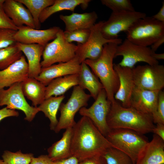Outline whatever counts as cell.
<instances>
[{"label": "cell", "instance_id": "4", "mask_svg": "<svg viewBox=\"0 0 164 164\" xmlns=\"http://www.w3.org/2000/svg\"><path fill=\"white\" fill-rule=\"evenodd\" d=\"M105 137L113 147L128 155L133 164L149 142L144 134L127 129H111Z\"/></svg>", "mask_w": 164, "mask_h": 164}, {"label": "cell", "instance_id": "16", "mask_svg": "<svg viewBox=\"0 0 164 164\" xmlns=\"http://www.w3.org/2000/svg\"><path fill=\"white\" fill-rule=\"evenodd\" d=\"M114 68L119 80V88L114 95V99L119 101L123 107H130V99L135 87L132 69L115 63Z\"/></svg>", "mask_w": 164, "mask_h": 164}, {"label": "cell", "instance_id": "43", "mask_svg": "<svg viewBox=\"0 0 164 164\" xmlns=\"http://www.w3.org/2000/svg\"><path fill=\"white\" fill-rule=\"evenodd\" d=\"M155 20L164 22V2H162V5L159 10L156 14L152 16Z\"/></svg>", "mask_w": 164, "mask_h": 164}, {"label": "cell", "instance_id": "42", "mask_svg": "<svg viewBox=\"0 0 164 164\" xmlns=\"http://www.w3.org/2000/svg\"><path fill=\"white\" fill-rule=\"evenodd\" d=\"M79 161L73 156L67 158L53 162V164H79Z\"/></svg>", "mask_w": 164, "mask_h": 164}, {"label": "cell", "instance_id": "8", "mask_svg": "<svg viewBox=\"0 0 164 164\" xmlns=\"http://www.w3.org/2000/svg\"><path fill=\"white\" fill-rule=\"evenodd\" d=\"M154 53L149 47L136 44L126 39L118 45L115 57L122 56V59L118 64L121 67L132 69L136 64L140 62L151 65L159 64L158 61L153 57Z\"/></svg>", "mask_w": 164, "mask_h": 164}, {"label": "cell", "instance_id": "11", "mask_svg": "<svg viewBox=\"0 0 164 164\" xmlns=\"http://www.w3.org/2000/svg\"><path fill=\"white\" fill-rule=\"evenodd\" d=\"M135 86L151 91H160L164 87V66L158 64L139 65L132 68Z\"/></svg>", "mask_w": 164, "mask_h": 164}, {"label": "cell", "instance_id": "36", "mask_svg": "<svg viewBox=\"0 0 164 164\" xmlns=\"http://www.w3.org/2000/svg\"><path fill=\"white\" fill-rule=\"evenodd\" d=\"M152 117L154 123L164 124V92L162 90L159 92L156 110Z\"/></svg>", "mask_w": 164, "mask_h": 164}, {"label": "cell", "instance_id": "13", "mask_svg": "<svg viewBox=\"0 0 164 164\" xmlns=\"http://www.w3.org/2000/svg\"><path fill=\"white\" fill-rule=\"evenodd\" d=\"M95 100L89 108H82L79 113L82 116L89 118L101 133L106 137L111 130L107 123V118L111 102L108 99L104 89L100 92Z\"/></svg>", "mask_w": 164, "mask_h": 164}, {"label": "cell", "instance_id": "20", "mask_svg": "<svg viewBox=\"0 0 164 164\" xmlns=\"http://www.w3.org/2000/svg\"><path fill=\"white\" fill-rule=\"evenodd\" d=\"M164 140L154 134L135 164H164Z\"/></svg>", "mask_w": 164, "mask_h": 164}, {"label": "cell", "instance_id": "7", "mask_svg": "<svg viewBox=\"0 0 164 164\" xmlns=\"http://www.w3.org/2000/svg\"><path fill=\"white\" fill-rule=\"evenodd\" d=\"M79 85L74 87L71 95L65 103H61L59 110L60 115L54 131L56 133L61 130L73 128L76 123L74 117L82 107L87 106L91 97Z\"/></svg>", "mask_w": 164, "mask_h": 164}, {"label": "cell", "instance_id": "40", "mask_svg": "<svg viewBox=\"0 0 164 164\" xmlns=\"http://www.w3.org/2000/svg\"><path fill=\"white\" fill-rule=\"evenodd\" d=\"M19 113L15 110L8 108L6 107L0 109V121L3 119L9 117H18Z\"/></svg>", "mask_w": 164, "mask_h": 164}, {"label": "cell", "instance_id": "37", "mask_svg": "<svg viewBox=\"0 0 164 164\" xmlns=\"http://www.w3.org/2000/svg\"><path fill=\"white\" fill-rule=\"evenodd\" d=\"M3 4H0V28L9 29L17 30L18 28L14 25L6 14L3 8Z\"/></svg>", "mask_w": 164, "mask_h": 164}, {"label": "cell", "instance_id": "19", "mask_svg": "<svg viewBox=\"0 0 164 164\" xmlns=\"http://www.w3.org/2000/svg\"><path fill=\"white\" fill-rule=\"evenodd\" d=\"M3 7L7 15L18 29L24 25L35 29L29 11L17 0H5Z\"/></svg>", "mask_w": 164, "mask_h": 164}, {"label": "cell", "instance_id": "6", "mask_svg": "<svg viewBox=\"0 0 164 164\" xmlns=\"http://www.w3.org/2000/svg\"><path fill=\"white\" fill-rule=\"evenodd\" d=\"M63 32L60 29L56 38L44 47L43 60L41 62L42 68L56 63L69 61L75 57L77 45L68 42L64 37Z\"/></svg>", "mask_w": 164, "mask_h": 164}, {"label": "cell", "instance_id": "41", "mask_svg": "<svg viewBox=\"0 0 164 164\" xmlns=\"http://www.w3.org/2000/svg\"><path fill=\"white\" fill-rule=\"evenodd\" d=\"M152 132L164 140V124H156L152 129Z\"/></svg>", "mask_w": 164, "mask_h": 164}, {"label": "cell", "instance_id": "15", "mask_svg": "<svg viewBox=\"0 0 164 164\" xmlns=\"http://www.w3.org/2000/svg\"><path fill=\"white\" fill-rule=\"evenodd\" d=\"M81 63L77 57H75L70 60L60 63L49 67L42 68L40 73L35 78L46 86L53 80L68 75L78 74Z\"/></svg>", "mask_w": 164, "mask_h": 164}, {"label": "cell", "instance_id": "34", "mask_svg": "<svg viewBox=\"0 0 164 164\" xmlns=\"http://www.w3.org/2000/svg\"><path fill=\"white\" fill-rule=\"evenodd\" d=\"M91 32L90 29H78L63 32L64 37L69 43L75 41L77 43L83 44L88 39Z\"/></svg>", "mask_w": 164, "mask_h": 164}, {"label": "cell", "instance_id": "48", "mask_svg": "<svg viewBox=\"0 0 164 164\" xmlns=\"http://www.w3.org/2000/svg\"><path fill=\"white\" fill-rule=\"evenodd\" d=\"M3 161L2 160L0 159V163Z\"/></svg>", "mask_w": 164, "mask_h": 164}, {"label": "cell", "instance_id": "21", "mask_svg": "<svg viewBox=\"0 0 164 164\" xmlns=\"http://www.w3.org/2000/svg\"><path fill=\"white\" fill-rule=\"evenodd\" d=\"M15 44L27 59L29 77L36 78L42 68L40 60L44 47L38 44H26L18 42Z\"/></svg>", "mask_w": 164, "mask_h": 164}, {"label": "cell", "instance_id": "23", "mask_svg": "<svg viewBox=\"0 0 164 164\" xmlns=\"http://www.w3.org/2000/svg\"><path fill=\"white\" fill-rule=\"evenodd\" d=\"M73 128L66 129L61 138L47 150L48 156L52 161L66 159L72 156L71 145Z\"/></svg>", "mask_w": 164, "mask_h": 164}, {"label": "cell", "instance_id": "38", "mask_svg": "<svg viewBox=\"0 0 164 164\" xmlns=\"http://www.w3.org/2000/svg\"><path fill=\"white\" fill-rule=\"evenodd\" d=\"M79 164H107L102 155H97L87 159L79 162Z\"/></svg>", "mask_w": 164, "mask_h": 164}, {"label": "cell", "instance_id": "18", "mask_svg": "<svg viewBox=\"0 0 164 164\" xmlns=\"http://www.w3.org/2000/svg\"><path fill=\"white\" fill-rule=\"evenodd\" d=\"M29 77L27 62L24 55L6 68L0 70V90L22 82Z\"/></svg>", "mask_w": 164, "mask_h": 164}, {"label": "cell", "instance_id": "47", "mask_svg": "<svg viewBox=\"0 0 164 164\" xmlns=\"http://www.w3.org/2000/svg\"><path fill=\"white\" fill-rule=\"evenodd\" d=\"M0 164H7L5 162L3 161L2 162L0 163Z\"/></svg>", "mask_w": 164, "mask_h": 164}, {"label": "cell", "instance_id": "28", "mask_svg": "<svg viewBox=\"0 0 164 164\" xmlns=\"http://www.w3.org/2000/svg\"><path fill=\"white\" fill-rule=\"evenodd\" d=\"M65 97L64 95L51 96L45 99L37 108L42 111L50 121V129L54 130L58 122L56 114L62 101Z\"/></svg>", "mask_w": 164, "mask_h": 164}, {"label": "cell", "instance_id": "17", "mask_svg": "<svg viewBox=\"0 0 164 164\" xmlns=\"http://www.w3.org/2000/svg\"><path fill=\"white\" fill-rule=\"evenodd\" d=\"M159 91L147 90L135 86L130 99L131 107L152 115L156 110Z\"/></svg>", "mask_w": 164, "mask_h": 164}, {"label": "cell", "instance_id": "25", "mask_svg": "<svg viewBox=\"0 0 164 164\" xmlns=\"http://www.w3.org/2000/svg\"><path fill=\"white\" fill-rule=\"evenodd\" d=\"M21 88L24 96L37 107L45 99L46 86L35 78L28 77L21 82Z\"/></svg>", "mask_w": 164, "mask_h": 164}, {"label": "cell", "instance_id": "27", "mask_svg": "<svg viewBox=\"0 0 164 164\" xmlns=\"http://www.w3.org/2000/svg\"><path fill=\"white\" fill-rule=\"evenodd\" d=\"M90 0H55L51 5L44 9L39 17L40 23L45 22L53 14L63 10H69L73 12L75 8L80 5L82 9L87 8Z\"/></svg>", "mask_w": 164, "mask_h": 164}, {"label": "cell", "instance_id": "30", "mask_svg": "<svg viewBox=\"0 0 164 164\" xmlns=\"http://www.w3.org/2000/svg\"><path fill=\"white\" fill-rule=\"evenodd\" d=\"M22 54L15 43L0 49V70L6 68L19 60Z\"/></svg>", "mask_w": 164, "mask_h": 164}, {"label": "cell", "instance_id": "35", "mask_svg": "<svg viewBox=\"0 0 164 164\" xmlns=\"http://www.w3.org/2000/svg\"><path fill=\"white\" fill-rule=\"evenodd\" d=\"M17 30L6 28H0V49L15 43L14 36Z\"/></svg>", "mask_w": 164, "mask_h": 164}, {"label": "cell", "instance_id": "33", "mask_svg": "<svg viewBox=\"0 0 164 164\" xmlns=\"http://www.w3.org/2000/svg\"><path fill=\"white\" fill-rule=\"evenodd\" d=\"M101 3L112 12H132L135 10L129 0H101Z\"/></svg>", "mask_w": 164, "mask_h": 164}, {"label": "cell", "instance_id": "1", "mask_svg": "<svg viewBox=\"0 0 164 164\" xmlns=\"http://www.w3.org/2000/svg\"><path fill=\"white\" fill-rule=\"evenodd\" d=\"M113 147L88 118L82 116L73 127L71 150L80 162L87 159L102 155Z\"/></svg>", "mask_w": 164, "mask_h": 164}, {"label": "cell", "instance_id": "31", "mask_svg": "<svg viewBox=\"0 0 164 164\" xmlns=\"http://www.w3.org/2000/svg\"><path fill=\"white\" fill-rule=\"evenodd\" d=\"M102 155L107 164H133L128 155L113 147L107 149Z\"/></svg>", "mask_w": 164, "mask_h": 164}, {"label": "cell", "instance_id": "2", "mask_svg": "<svg viewBox=\"0 0 164 164\" xmlns=\"http://www.w3.org/2000/svg\"><path fill=\"white\" fill-rule=\"evenodd\" d=\"M107 122L111 129H127L144 135L152 132L155 126L152 115L142 113L132 107H124L115 100L111 103Z\"/></svg>", "mask_w": 164, "mask_h": 164}, {"label": "cell", "instance_id": "45", "mask_svg": "<svg viewBox=\"0 0 164 164\" xmlns=\"http://www.w3.org/2000/svg\"><path fill=\"white\" fill-rule=\"evenodd\" d=\"M152 56L155 59L157 60L164 59V53H157L155 52L153 54Z\"/></svg>", "mask_w": 164, "mask_h": 164}, {"label": "cell", "instance_id": "32", "mask_svg": "<svg viewBox=\"0 0 164 164\" xmlns=\"http://www.w3.org/2000/svg\"><path fill=\"white\" fill-rule=\"evenodd\" d=\"M33 157L32 153H23L20 151L14 152L6 150L2 156L7 164H29Z\"/></svg>", "mask_w": 164, "mask_h": 164}, {"label": "cell", "instance_id": "46", "mask_svg": "<svg viewBox=\"0 0 164 164\" xmlns=\"http://www.w3.org/2000/svg\"><path fill=\"white\" fill-rule=\"evenodd\" d=\"M5 0H0V4H3Z\"/></svg>", "mask_w": 164, "mask_h": 164}, {"label": "cell", "instance_id": "14", "mask_svg": "<svg viewBox=\"0 0 164 164\" xmlns=\"http://www.w3.org/2000/svg\"><path fill=\"white\" fill-rule=\"evenodd\" d=\"M54 26L44 30H39L23 26L19 28L14 38L16 42L22 44H36L44 47L49 41L54 39L60 29Z\"/></svg>", "mask_w": 164, "mask_h": 164}, {"label": "cell", "instance_id": "5", "mask_svg": "<svg viewBox=\"0 0 164 164\" xmlns=\"http://www.w3.org/2000/svg\"><path fill=\"white\" fill-rule=\"evenodd\" d=\"M125 32L129 41L149 47L164 36V22L146 16L135 22Z\"/></svg>", "mask_w": 164, "mask_h": 164}, {"label": "cell", "instance_id": "44", "mask_svg": "<svg viewBox=\"0 0 164 164\" xmlns=\"http://www.w3.org/2000/svg\"><path fill=\"white\" fill-rule=\"evenodd\" d=\"M164 43V36L162 37L154 43L150 47L152 50L155 52L158 48Z\"/></svg>", "mask_w": 164, "mask_h": 164}, {"label": "cell", "instance_id": "26", "mask_svg": "<svg viewBox=\"0 0 164 164\" xmlns=\"http://www.w3.org/2000/svg\"><path fill=\"white\" fill-rule=\"evenodd\" d=\"M79 85L78 74L68 75L53 80L46 86L45 99L63 94L73 87Z\"/></svg>", "mask_w": 164, "mask_h": 164}, {"label": "cell", "instance_id": "9", "mask_svg": "<svg viewBox=\"0 0 164 164\" xmlns=\"http://www.w3.org/2000/svg\"><path fill=\"white\" fill-rule=\"evenodd\" d=\"M146 16V13L136 11L112 12L107 20L102 21L101 33L107 39H116L120 32H125L135 22Z\"/></svg>", "mask_w": 164, "mask_h": 164}, {"label": "cell", "instance_id": "24", "mask_svg": "<svg viewBox=\"0 0 164 164\" xmlns=\"http://www.w3.org/2000/svg\"><path fill=\"white\" fill-rule=\"evenodd\" d=\"M78 74L79 85L84 90H87L95 100L100 92L104 89L98 78L93 73L89 66L84 61L81 63Z\"/></svg>", "mask_w": 164, "mask_h": 164}, {"label": "cell", "instance_id": "39", "mask_svg": "<svg viewBox=\"0 0 164 164\" xmlns=\"http://www.w3.org/2000/svg\"><path fill=\"white\" fill-rule=\"evenodd\" d=\"M29 164H53V161L48 155H41L32 158Z\"/></svg>", "mask_w": 164, "mask_h": 164}, {"label": "cell", "instance_id": "10", "mask_svg": "<svg viewBox=\"0 0 164 164\" xmlns=\"http://www.w3.org/2000/svg\"><path fill=\"white\" fill-rule=\"evenodd\" d=\"M102 21L95 23L90 29L89 37L83 44L77 43L76 56L80 63L87 59L95 60L101 55L104 45L107 43H113L119 45L122 40L118 38L114 40L108 39L103 36L101 30Z\"/></svg>", "mask_w": 164, "mask_h": 164}, {"label": "cell", "instance_id": "3", "mask_svg": "<svg viewBox=\"0 0 164 164\" xmlns=\"http://www.w3.org/2000/svg\"><path fill=\"white\" fill-rule=\"evenodd\" d=\"M118 45L113 43L105 44L100 56L95 60L87 59L84 61L100 80L111 102L115 100L114 96L118 89L119 80L114 68L113 60L115 57Z\"/></svg>", "mask_w": 164, "mask_h": 164}, {"label": "cell", "instance_id": "29", "mask_svg": "<svg viewBox=\"0 0 164 164\" xmlns=\"http://www.w3.org/2000/svg\"><path fill=\"white\" fill-rule=\"evenodd\" d=\"M27 7L31 13L34 22L35 29H39L41 23L39 16L43 11L52 5L55 0H17Z\"/></svg>", "mask_w": 164, "mask_h": 164}, {"label": "cell", "instance_id": "12", "mask_svg": "<svg viewBox=\"0 0 164 164\" xmlns=\"http://www.w3.org/2000/svg\"><path fill=\"white\" fill-rule=\"evenodd\" d=\"M21 110L25 114L24 119L32 121L39 111L37 107L31 106L27 102L22 91L21 82L16 83L7 89L0 90V107Z\"/></svg>", "mask_w": 164, "mask_h": 164}, {"label": "cell", "instance_id": "22", "mask_svg": "<svg viewBox=\"0 0 164 164\" xmlns=\"http://www.w3.org/2000/svg\"><path fill=\"white\" fill-rule=\"evenodd\" d=\"M60 18L64 23L65 30L71 31L78 29H91L98 18L95 11L82 13H73L69 15H61Z\"/></svg>", "mask_w": 164, "mask_h": 164}]
</instances>
